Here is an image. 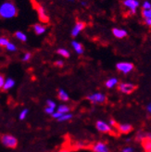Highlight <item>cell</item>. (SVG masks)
<instances>
[{
  "mask_svg": "<svg viewBox=\"0 0 151 152\" xmlns=\"http://www.w3.org/2000/svg\"><path fill=\"white\" fill-rule=\"evenodd\" d=\"M18 15V9L15 3L10 0H7L0 5V18L1 19H12Z\"/></svg>",
  "mask_w": 151,
  "mask_h": 152,
  "instance_id": "1",
  "label": "cell"
},
{
  "mask_svg": "<svg viewBox=\"0 0 151 152\" xmlns=\"http://www.w3.org/2000/svg\"><path fill=\"white\" fill-rule=\"evenodd\" d=\"M0 142L2 145L7 148L14 149L18 147L19 141L16 136H14L10 134H0Z\"/></svg>",
  "mask_w": 151,
  "mask_h": 152,
  "instance_id": "2",
  "label": "cell"
},
{
  "mask_svg": "<svg viewBox=\"0 0 151 152\" xmlns=\"http://www.w3.org/2000/svg\"><path fill=\"white\" fill-rule=\"evenodd\" d=\"M96 130L101 134H115L114 133V127H112L109 121H106L103 120H98L96 121Z\"/></svg>",
  "mask_w": 151,
  "mask_h": 152,
  "instance_id": "3",
  "label": "cell"
},
{
  "mask_svg": "<svg viewBox=\"0 0 151 152\" xmlns=\"http://www.w3.org/2000/svg\"><path fill=\"white\" fill-rule=\"evenodd\" d=\"M86 99L94 105H97V104H103L107 101V96H106V95H104L103 93L96 92V93L88 95L86 96Z\"/></svg>",
  "mask_w": 151,
  "mask_h": 152,
  "instance_id": "4",
  "label": "cell"
},
{
  "mask_svg": "<svg viewBox=\"0 0 151 152\" xmlns=\"http://www.w3.org/2000/svg\"><path fill=\"white\" fill-rule=\"evenodd\" d=\"M137 88V86L133 85L132 83H119L118 85V90L120 93L125 95H130L133 92H134Z\"/></svg>",
  "mask_w": 151,
  "mask_h": 152,
  "instance_id": "5",
  "label": "cell"
},
{
  "mask_svg": "<svg viewBox=\"0 0 151 152\" xmlns=\"http://www.w3.org/2000/svg\"><path fill=\"white\" fill-rule=\"evenodd\" d=\"M90 149L93 152H110L108 144L103 141H97L93 143L90 147Z\"/></svg>",
  "mask_w": 151,
  "mask_h": 152,
  "instance_id": "6",
  "label": "cell"
},
{
  "mask_svg": "<svg viewBox=\"0 0 151 152\" xmlns=\"http://www.w3.org/2000/svg\"><path fill=\"white\" fill-rule=\"evenodd\" d=\"M117 70L123 74H128L130 73L133 70V64L131 62H119L116 64Z\"/></svg>",
  "mask_w": 151,
  "mask_h": 152,
  "instance_id": "7",
  "label": "cell"
},
{
  "mask_svg": "<svg viewBox=\"0 0 151 152\" xmlns=\"http://www.w3.org/2000/svg\"><path fill=\"white\" fill-rule=\"evenodd\" d=\"M116 129H117V131L120 134H130L131 132H133V127L130 124L124 123V124H117Z\"/></svg>",
  "mask_w": 151,
  "mask_h": 152,
  "instance_id": "8",
  "label": "cell"
},
{
  "mask_svg": "<svg viewBox=\"0 0 151 152\" xmlns=\"http://www.w3.org/2000/svg\"><path fill=\"white\" fill-rule=\"evenodd\" d=\"M123 5L129 7V10H131V14H135L136 13V7L139 6V2L137 0H124Z\"/></svg>",
  "mask_w": 151,
  "mask_h": 152,
  "instance_id": "9",
  "label": "cell"
},
{
  "mask_svg": "<svg viewBox=\"0 0 151 152\" xmlns=\"http://www.w3.org/2000/svg\"><path fill=\"white\" fill-rule=\"evenodd\" d=\"M36 10H37V13H38V16H39V19L41 21L43 22H47L48 21V16L46 12V10H44V7L41 5H37L36 6Z\"/></svg>",
  "mask_w": 151,
  "mask_h": 152,
  "instance_id": "10",
  "label": "cell"
},
{
  "mask_svg": "<svg viewBox=\"0 0 151 152\" xmlns=\"http://www.w3.org/2000/svg\"><path fill=\"white\" fill-rule=\"evenodd\" d=\"M85 27V23L82 21H78L76 24H75V26L73 27L72 31H71V36L73 37H76L80 33L81 31H82L84 30V28Z\"/></svg>",
  "mask_w": 151,
  "mask_h": 152,
  "instance_id": "11",
  "label": "cell"
},
{
  "mask_svg": "<svg viewBox=\"0 0 151 152\" xmlns=\"http://www.w3.org/2000/svg\"><path fill=\"white\" fill-rule=\"evenodd\" d=\"M58 97L60 101H63V102H67L70 100V96L69 94H68L66 91L62 88L58 89Z\"/></svg>",
  "mask_w": 151,
  "mask_h": 152,
  "instance_id": "12",
  "label": "cell"
},
{
  "mask_svg": "<svg viewBox=\"0 0 151 152\" xmlns=\"http://www.w3.org/2000/svg\"><path fill=\"white\" fill-rule=\"evenodd\" d=\"M15 80L14 79H12L11 77H9V78H7L6 79V81H5V83H4V86H3V91H9V90H10L11 88H13L14 87V86H15Z\"/></svg>",
  "mask_w": 151,
  "mask_h": 152,
  "instance_id": "13",
  "label": "cell"
},
{
  "mask_svg": "<svg viewBox=\"0 0 151 152\" xmlns=\"http://www.w3.org/2000/svg\"><path fill=\"white\" fill-rule=\"evenodd\" d=\"M33 28H34V33H35L37 35H41V34H43L46 33V31H47L46 26H44V25H42V24H40V23H36V24H34V25L33 26Z\"/></svg>",
  "mask_w": 151,
  "mask_h": 152,
  "instance_id": "14",
  "label": "cell"
},
{
  "mask_svg": "<svg viewBox=\"0 0 151 152\" xmlns=\"http://www.w3.org/2000/svg\"><path fill=\"white\" fill-rule=\"evenodd\" d=\"M119 85V80L116 78V77H112V78H109V80L106 81L105 83V86L107 88L109 89H111L113 87H115L116 86Z\"/></svg>",
  "mask_w": 151,
  "mask_h": 152,
  "instance_id": "15",
  "label": "cell"
},
{
  "mask_svg": "<svg viewBox=\"0 0 151 152\" xmlns=\"http://www.w3.org/2000/svg\"><path fill=\"white\" fill-rule=\"evenodd\" d=\"M112 34L117 38H124L125 36H127V32L123 29L114 28V29H112Z\"/></svg>",
  "mask_w": 151,
  "mask_h": 152,
  "instance_id": "16",
  "label": "cell"
},
{
  "mask_svg": "<svg viewBox=\"0 0 151 152\" xmlns=\"http://www.w3.org/2000/svg\"><path fill=\"white\" fill-rule=\"evenodd\" d=\"M57 111L62 113V114H66V113H70L71 110V108L70 106H68L66 104H61V105H58L57 107Z\"/></svg>",
  "mask_w": 151,
  "mask_h": 152,
  "instance_id": "17",
  "label": "cell"
},
{
  "mask_svg": "<svg viewBox=\"0 0 151 152\" xmlns=\"http://www.w3.org/2000/svg\"><path fill=\"white\" fill-rule=\"evenodd\" d=\"M71 45H72V48L73 49L75 50V52L78 53V54H82L84 53V47L82 45V44H80L79 42L77 41H72L71 42Z\"/></svg>",
  "mask_w": 151,
  "mask_h": 152,
  "instance_id": "18",
  "label": "cell"
},
{
  "mask_svg": "<svg viewBox=\"0 0 151 152\" xmlns=\"http://www.w3.org/2000/svg\"><path fill=\"white\" fill-rule=\"evenodd\" d=\"M72 118H73V114L70 112V113L63 114V115L61 117H59L57 121H58V123H66V121H71Z\"/></svg>",
  "mask_w": 151,
  "mask_h": 152,
  "instance_id": "19",
  "label": "cell"
},
{
  "mask_svg": "<svg viewBox=\"0 0 151 152\" xmlns=\"http://www.w3.org/2000/svg\"><path fill=\"white\" fill-rule=\"evenodd\" d=\"M141 145H142L143 149L145 150V152H148L151 150V140L150 139L145 138L141 142Z\"/></svg>",
  "mask_w": 151,
  "mask_h": 152,
  "instance_id": "20",
  "label": "cell"
},
{
  "mask_svg": "<svg viewBox=\"0 0 151 152\" xmlns=\"http://www.w3.org/2000/svg\"><path fill=\"white\" fill-rule=\"evenodd\" d=\"M14 35L18 40H20L21 42H26L27 41V35L24 33H22L21 31H17L16 33L14 34Z\"/></svg>",
  "mask_w": 151,
  "mask_h": 152,
  "instance_id": "21",
  "label": "cell"
},
{
  "mask_svg": "<svg viewBox=\"0 0 151 152\" xmlns=\"http://www.w3.org/2000/svg\"><path fill=\"white\" fill-rule=\"evenodd\" d=\"M28 114H29V110H28V109H23V110H21V111H20V114H19V120H20V121H24V120L27 118Z\"/></svg>",
  "mask_w": 151,
  "mask_h": 152,
  "instance_id": "22",
  "label": "cell"
},
{
  "mask_svg": "<svg viewBox=\"0 0 151 152\" xmlns=\"http://www.w3.org/2000/svg\"><path fill=\"white\" fill-rule=\"evenodd\" d=\"M57 53L58 55L62 56L64 58H70V52L65 48H59L57 50Z\"/></svg>",
  "mask_w": 151,
  "mask_h": 152,
  "instance_id": "23",
  "label": "cell"
},
{
  "mask_svg": "<svg viewBox=\"0 0 151 152\" xmlns=\"http://www.w3.org/2000/svg\"><path fill=\"white\" fill-rule=\"evenodd\" d=\"M145 136H146V132H142V131H139V132L136 134V135H135V140L141 143L143 140L145 139Z\"/></svg>",
  "mask_w": 151,
  "mask_h": 152,
  "instance_id": "24",
  "label": "cell"
},
{
  "mask_svg": "<svg viewBox=\"0 0 151 152\" xmlns=\"http://www.w3.org/2000/svg\"><path fill=\"white\" fill-rule=\"evenodd\" d=\"M6 49L7 51H9V52H15V51H17V47H16V45H15V44L9 42L6 47Z\"/></svg>",
  "mask_w": 151,
  "mask_h": 152,
  "instance_id": "25",
  "label": "cell"
},
{
  "mask_svg": "<svg viewBox=\"0 0 151 152\" xmlns=\"http://www.w3.org/2000/svg\"><path fill=\"white\" fill-rule=\"evenodd\" d=\"M142 15H143V17L145 18V20L150 19L151 18V9H149V10H143Z\"/></svg>",
  "mask_w": 151,
  "mask_h": 152,
  "instance_id": "26",
  "label": "cell"
},
{
  "mask_svg": "<svg viewBox=\"0 0 151 152\" xmlns=\"http://www.w3.org/2000/svg\"><path fill=\"white\" fill-rule=\"evenodd\" d=\"M10 41L7 39V37H0V47H7V44H9Z\"/></svg>",
  "mask_w": 151,
  "mask_h": 152,
  "instance_id": "27",
  "label": "cell"
},
{
  "mask_svg": "<svg viewBox=\"0 0 151 152\" xmlns=\"http://www.w3.org/2000/svg\"><path fill=\"white\" fill-rule=\"evenodd\" d=\"M31 58H32V54L30 52H26L25 54L23 55V57H22V58H21V60L23 62H27V61H29L30 59H31Z\"/></svg>",
  "mask_w": 151,
  "mask_h": 152,
  "instance_id": "28",
  "label": "cell"
},
{
  "mask_svg": "<svg viewBox=\"0 0 151 152\" xmlns=\"http://www.w3.org/2000/svg\"><path fill=\"white\" fill-rule=\"evenodd\" d=\"M46 104H47V107H50V108H53V109H56L57 110V104H56V102L55 101H53V100H51V99H47V102H46Z\"/></svg>",
  "mask_w": 151,
  "mask_h": 152,
  "instance_id": "29",
  "label": "cell"
},
{
  "mask_svg": "<svg viewBox=\"0 0 151 152\" xmlns=\"http://www.w3.org/2000/svg\"><path fill=\"white\" fill-rule=\"evenodd\" d=\"M56 111V109H53V108H50V107H47H47L46 108H44V112H46L47 114V115H52V114L53 113H54Z\"/></svg>",
  "mask_w": 151,
  "mask_h": 152,
  "instance_id": "30",
  "label": "cell"
},
{
  "mask_svg": "<svg viewBox=\"0 0 151 152\" xmlns=\"http://www.w3.org/2000/svg\"><path fill=\"white\" fill-rule=\"evenodd\" d=\"M120 152H135V149H134V148H133L131 146H127V147H124Z\"/></svg>",
  "mask_w": 151,
  "mask_h": 152,
  "instance_id": "31",
  "label": "cell"
},
{
  "mask_svg": "<svg viewBox=\"0 0 151 152\" xmlns=\"http://www.w3.org/2000/svg\"><path fill=\"white\" fill-rule=\"evenodd\" d=\"M62 115H63L62 113H60V112H58V111H57V110H56V111H55L54 113H53L52 115H51V117H52L53 119H55V120H58L59 117H61Z\"/></svg>",
  "mask_w": 151,
  "mask_h": 152,
  "instance_id": "32",
  "label": "cell"
},
{
  "mask_svg": "<svg viewBox=\"0 0 151 152\" xmlns=\"http://www.w3.org/2000/svg\"><path fill=\"white\" fill-rule=\"evenodd\" d=\"M5 81H6V79H5V76H4L3 74L0 73V90L3 89V86H4Z\"/></svg>",
  "mask_w": 151,
  "mask_h": 152,
  "instance_id": "33",
  "label": "cell"
},
{
  "mask_svg": "<svg viewBox=\"0 0 151 152\" xmlns=\"http://www.w3.org/2000/svg\"><path fill=\"white\" fill-rule=\"evenodd\" d=\"M151 9V3H149L148 1H145L143 3V10H149Z\"/></svg>",
  "mask_w": 151,
  "mask_h": 152,
  "instance_id": "34",
  "label": "cell"
},
{
  "mask_svg": "<svg viewBox=\"0 0 151 152\" xmlns=\"http://www.w3.org/2000/svg\"><path fill=\"white\" fill-rule=\"evenodd\" d=\"M55 65L57 66V67H62L63 65H64V62L62 61V60H60V59H58V60H57V61L55 62Z\"/></svg>",
  "mask_w": 151,
  "mask_h": 152,
  "instance_id": "35",
  "label": "cell"
},
{
  "mask_svg": "<svg viewBox=\"0 0 151 152\" xmlns=\"http://www.w3.org/2000/svg\"><path fill=\"white\" fill-rule=\"evenodd\" d=\"M109 124L112 126V127H116L117 125V123H116V121L115 120H113V119H110L109 120Z\"/></svg>",
  "mask_w": 151,
  "mask_h": 152,
  "instance_id": "36",
  "label": "cell"
},
{
  "mask_svg": "<svg viewBox=\"0 0 151 152\" xmlns=\"http://www.w3.org/2000/svg\"><path fill=\"white\" fill-rule=\"evenodd\" d=\"M146 110H147V112L149 114V115H151V102H150V103H148V104L147 105Z\"/></svg>",
  "mask_w": 151,
  "mask_h": 152,
  "instance_id": "37",
  "label": "cell"
},
{
  "mask_svg": "<svg viewBox=\"0 0 151 152\" xmlns=\"http://www.w3.org/2000/svg\"><path fill=\"white\" fill-rule=\"evenodd\" d=\"M58 152H71V150L69 149V148H61V149H59Z\"/></svg>",
  "mask_w": 151,
  "mask_h": 152,
  "instance_id": "38",
  "label": "cell"
},
{
  "mask_svg": "<svg viewBox=\"0 0 151 152\" xmlns=\"http://www.w3.org/2000/svg\"><path fill=\"white\" fill-rule=\"evenodd\" d=\"M145 21H146V24H147V25L151 26V18H150V19H147V20H145Z\"/></svg>",
  "mask_w": 151,
  "mask_h": 152,
  "instance_id": "39",
  "label": "cell"
},
{
  "mask_svg": "<svg viewBox=\"0 0 151 152\" xmlns=\"http://www.w3.org/2000/svg\"><path fill=\"white\" fill-rule=\"evenodd\" d=\"M81 4H82V6H86V5H87V3H86V2H85V1H82V2Z\"/></svg>",
  "mask_w": 151,
  "mask_h": 152,
  "instance_id": "40",
  "label": "cell"
},
{
  "mask_svg": "<svg viewBox=\"0 0 151 152\" xmlns=\"http://www.w3.org/2000/svg\"><path fill=\"white\" fill-rule=\"evenodd\" d=\"M130 141H131L130 138H127V139H126V142H130Z\"/></svg>",
  "mask_w": 151,
  "mask_h": 152,
  "instance_id": "41",
  "label": "cell"
},
{
  "mask_svg": "<svg viewBox=\"0 0 151 152\" xmlns=\"http://www.w3.org/2000/svg\"><path fill=\"white\" fill-rule=\"evenodd\" d=\"M67 1H71V2H73L74 0H67Z\"/></svg>",
  "mask_w": 151,
  "mask_h": 152,
  "instance_id": "42",
  "label": "cell"
},
{
  "mask_svg": "<svg viewBox=\"0 0 151 152\" xmlns=\"http://www.w3.org/2000/svg\"><path fill=\"white\" fill-rule=\"evenodd\" d=\"M148 152H151V150H150V151H148Z\"/></svg>",
  "mask_w": 151,
  "mask_h": 152,
  "instance_id": "43",
  "label": "cell"
}]
</instances>
